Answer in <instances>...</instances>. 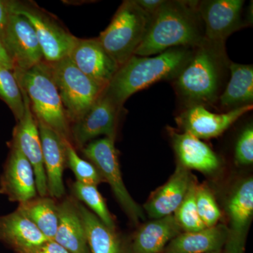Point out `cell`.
<instances>
[{"mask_svg":"<svg viewBox=\"0 0 253 253\" xmlns=\"http://www.w3.org/2000/svg\"><path fill=\"white\" fill-rule=\"evenodd\" d=\"M228 228L226 253H244L246 236L253 216V179H244L236 186L228 200Z\"/></svg>","mask_w":253,"mask_h":253,"instance_id":"14","label":"cell"},{"mask_svg":"<svg viewBox=\"0 0 253 253\" xmlns=\"http://www.w3.org/2000/svg\"><path fill=\"white\" fill-rule=\"evenodd\" d=\"M28 253H70L62 246L54 240H48L41 246H38Z\"/></svg>","mask_w":253,"mask_h":253,"instance_id":"33","label":"cell"},{"mask_svg":"<svg viewBox=\"0 0 253 253\" xmlns=\"http://www.w3.org/2000/svg\"><path fill=\"white\" fill-rule=\"evenodd\" d=\"M90 253H121L122 246L116 230L105 225L99 218L78 202Z\"/></svg>","mask_w":253,"mask_h":253,"instance_id":"25","label":"cell"},{"mask_svg":"<svg viewBox=\"0 0 253 253\" xmlns=\"http://www.w3.org/2000/svg\"><path fill=\"white\" fill-rule=\"evenodd\" d=\"M0 66L13 71L12 63L1 41H0Z\"/></svg>","mask_w":253,"mask_h":253,"instance_id":"36","label":"cell"},{"mask_svg":"<svg viewBox=\"0 0 253 253\" xmlns=\"http://www.w3.org/2000/svg\"><path fill=\"white\" fill-rule=\"evenodd\" d=\"M66 166L72 171L76 181L83 184L97 186L104 179L96 167L89 161L83 159L69 141H66Z\"/></svg>","mask_w":253,"mask_h":253,"instance_id":"29","label":"cell"},{"mask_svg":"<svg viewBox=\"0 0 253 253\" xmlns=\"http://www.w3.org/2000/svg\"><path fill=\"white\" fill-rule=\"evenodd\" d=\"M13 72L20 88L29 98L37 121L46 125L71 143V123L46 63L43 61L28 71Z\"/></svg>","mask_w":253,"mask_h":253,"instance_id":"4","label":"cell"},{"mask_svg":"<svg viewBox=\"0 0 253 253\" xmlns=\"http://www.w3.org/2000/svg\"><path fill=\"white\" fill-rule=\"evenodd\" d=\"M68 56L80 71L104 88L108 86L119 68L97 38H77Z\"/></svg>","mask_w":253,"mask_h":253,"instance_id":"16","label":"cell"},{"mask_svg":"<svg viewBox=\"0 0 253 253\" xmlns=\"http://www.w3.org/2000/svg\"><path fill=\"white\" fill-rule=\"evenodd\" d=\"M229 70L230 80L218 99L221 109L226 112L253 105V65L231 62Z\"/></svg>","mask_w":253,"mask_h":253,"instance_id":"24","label":"cell"},{"mask_svg":"<svg viewBox=\"0 0 253 253\" xmlns=\"http://www.w3.org/2000/svg\"><path fill=\"white\" fill-rule=\"evenodd\" d=\"M45 63L71 126L87 112L105 88L80 71L69 56Z\"/></svg>","mask_w":253,"mask_h":253,"instance_id":"6","label":"cell"},{"mask_svg":"<svg viewBox=\"0 0 253 253\" xmlns=\"http://www.w3.org/2000/svg\"><path fill=\"white\" fill-rule=\"evenodd\" d=\"M174 214L155 219L141 226L131 245L132 253H159L168 242L180 234Z\"/></svg>","mask_w":253,"mask_h":253,"instance_id":"23","label":"cell"},{"mask_svg":"<svg viewBox=\"0 0 253 253\" xmlns=\"http://www.w3.org/2000/svg\"><path fill=\"white\" fill-rule=\"evenodd\" d=\"M199 1H166L151 16L149 28L134 56L158 55L171 48H194L204 41Z\"/></svg>","mask_w":253,"mask_h":253,"instance_id":"1","label":"cell"},{"mask_svg":"<svg viewBox=\"0 0 253 253\" xmlns=\"http://www.w3.org/2000/svg\"><path fill=\"white\" fill-rule=\"evenodd\" d=\"M197 186L193 179L185 198L174 214L178 224L185 232H194L206 228L200 217L196 206Z\"/></svg>","mask_w":253,"mask_h":253,"instance_id":"28","label":"cell"},{"mask_svg":"<svg viewBox=\"0 0 253 253\" xmlns=\"http://www.w3.org/2000/svg\"><path fill=\"white\" fill-rule=\"evenodd\" d=\"M0 99L6 103L19 121L24 113V102L21 88L11 70L0 66Z\"/></svg>","mask_w":253,"mask_h":253,"instance_id":"30","label":"cell"},{"mask_svg":"<svg viewBox=\"0 0 253 253\" xmlns=\"http://www.w3.org/2000/svg\"><path fill=\"white\" fill-rule=\"evenodd\" d=\"M11 12L21 15L31 23L42 51L44 61L54 63L68 57L77 41L52 15L32 1H9Z\"/></svg>","mask_w":253,"mask_h":253,"instance_id":"7","label":"cell"},{"mask_svg":"<svg viewBox=\"0 0 253 253\" xmlns=\"http://www.w3.org/2000/svg\"><path fill=\"white\" fill-rule=\"evenodd\" d=\"M0 193L10 201L26 202L38 196L36 176L31 163L11 145V151L0 177Z\"/></svg>","mask_w":253,"mask_h":253,"instance_id":"15","label":"cell"},{"mask_svg":"<svg viewBox=\"0 0 253 253\" xmlns=\"http://www.w3.org/2000/svg\"><path fill=\"white\" fill-rule=\"evenodd\" d=\"M225 42L204 41L194 48L192 56L173 81L179 99L186 108L213 104L220 96L229 61Z\"/></svg>","mask_w":253,"mask_h":253,"instance_id":"2","label":"cell"},{"mask_svg":"<svg viewBox=\"0 0 253 253\" xmlns=\"http://www.w3.org/2000/svg\"><path fill=\"white\" fill-rule=\"evenodd\" d=\"M59 224L54 241L70 253H90L86 231L78 208V201L73 196L58 203Z\"/></svg>","mask_w":253,"mask_h":253,"instance_id":"19","label":"cell"},{"mask_svg":"<svg viewBox=\"0 0 253 253\" xmlns=\"http://www.w3.org/2000/svg\"><path fill=\"white\" fill-rule=\"evenodd\" d=\"M136 4L147 13L150 16H152L159 9L165 0H135Z\"/></svg>","mask_w":253,"mask_h":253,"instance_id":"35","label":"cell"},{"mask_svg":"<svg viewBox=\"0 0 253 253\" xmlns=\"http://www.w3.org/2000/svg\"><path fill=\"white\" fill-rule=\"evenodd\" d=\"M24 102V113L13 131L11 145L17 148L31 163L36 176L37 191L40 196H48L47 181L38 122L26 91L21 89Z\"/></svg>","mask_w":253,"mask_h":253,"instance_id":"12","label":"cell"},{"mask_svg":"<svg viewBox=\"0 0 253 253\" xmlns=\"http://www.w3.org/2000/svg\"><path fill=\"white\" fill-rule=\"evenodd\" d=\"M82 152L96 167L100 174L111 186L114 196L128 217L134 224L144 219L142 210L128 192L123 181L115 139L106 137L95 139L83 148Z\"/></svg>","mask_w":253,"mask_h":253,"instance_id":"8","label":"cell"},{"mask_svg":"<svg viewBox=\"0 0 253 253\" xmlns=\"http://www.w3.org/2000/svg\"><path fill=\"white\" fill-rule=\"evenodd\" d=\"M151 18L135 0H126L98 37L101 46L119 67L134 56L146 36Z\"/></svg>","mask_w":253,"mask_h":253,"instance_id":"5","label":"cell"},{"mask_svg":"<svg viewBox=\"0 0 253 253\" xmlns=\"http://www.w3.org/2000/svg\"><path fill=\"white\" fill-rule=\"evenodd\" d=\"M194 48H171L156 56H133L118 68L104 92L123 108L131 95L163 81H174L192 56Z\"/></svg>","mask_w":253,"mask_h":253,"instance_id":"3","label":"cell"},{"mask_svg":"<svg viewBox=\"0 0 253 253\" xmlns=\"http://www.w3.org/2000/svg\"><path fill=\"white\" fill-rule=\"evenodd\" d=\"M196 201L198 212L205 226L211 227L217 224L221 218V211L207 186H197Z\"/></svg>","mask_w":253,"mask_h":253,"instance_id":"31","label":"cell"},{"mask_svg":"<svg viewBox=\"0 0 253 253\" xmlns=\"http://www.w3.org/2000/svg\"><path fill=\"white\" fill-rule=\"evenodd\" d=\"M24 214L18 211L0 216V241L18 253H28L48 241Z\"/></svg>","mask_w":253,"mask_h":253,"instance_id":"20","label":"cell"},{"mask_svg":"<svg viewBox=\"0 0 253 253\" xmlns=\"http://www.w3.org/2000/svg\"><path fill=\"white\" fill-rule=\"evenodd\" d=\"M192 180L189 169L178 163L169 180L156 190L145 204V211L149 217L159 219L175 212L185 198Z\"/></svg>","mask_w":253,"mask_h":253,"instance_id":"18","label":"cell"},{"mask_svg":"<svg viewBox=\"0 0 253 253\" xmlns=\"http://www.w3.org/2000/svg\"><path fill=\"white\" fill-rule=\"evenodd\" d=\"M11 14L9 1L0 0V41L2 42ZM2 43V42H1Z\"/></svg>","mask_w":253,"mask_h":253,"instance_id":"34","label":"cell"},{"mask_svg":"<svg viewBox=\"0 0 253 253\" xmlns=\"http://www.w3.org/2000/svg\"><path fill=\"white\" fill-rule=\"evenodd\" d=\"M235 161L240 166L253 163V126L249 125L242 131L236 141Z\"/></svg>","mask_w":253,"mask_h":253,"instance_id":"32","label":"cell"},{"mask_svg":"<svg viewBox=\"0 0 253 253\" xmlns=\"http://www.w3.org/2000/svg\"><path fill=\"white\" fill-rule=\"evenodd\" d=\"M13 71H26L44 61L36 31L21 15L11 12L2 42Z\"/></svg>","mask_w":253,"mask_h":253,"instance_id":"10","label":"cell"},{"mask_svg":"<svg viewBox=\"0 0 253 253\" xmlns=\"http://www.w3.org/2000/svg\"><path fill=\"white\" fill-rule=\"evenodd\" d=\"M122 109L103 91L87 112L71 125L73 146L82 149L92 139L101 135L116 139Z\"/></svg>","mask_w":253,"mask_h":253,"instance_id":"9","label":"cell"},{"mask_svg":"<svg viewBox=\"0 0 253 253\" xmlns=\"http://www.w3.org/2000/svg\"><path fill=\"white\" fill-rule=\"evenodd\" d=\"M71 191L75 199L85 204L105 225L116 230L115 221L97 186L75 181L71 184Z\"/></svg>","mask_w":253,"mask_h":253,"instance_id":"27","label":"cell"},{"mask_svg":"<svg viewBox=\"0 0 253 253\" xmlns=\"http://www.w3.org/2000/svg\"><path fill=\"white\" fill-rule=\"evenodd\" d=\"M18 211L24 214L44 234L54 240L59 224L58 204L50 196H37L18 204Z\"/></svg>","mask_w":253,"mask_h":253,"instance_id":"26","label":"cell"},{"mask_svg":"<svg viewBox=\"0 0 253 253\" xmlns=\"http://www.w3.org/2000/svg\"><path fill=\"white\" fill-rule=\"evenodd\" d=\"M253 108V105H249L219 114L196 105L186 108L176 118V122L184 132L199 139H212L223 134Z\"/></svg>","mask_w":253,"mask_h":253,"instance_id":"13","label":"cell"},{"mask_svg":"<svg viewBox=\"0 0 253 253\" xmlns=\"http://www.w3.org/2000/svg\"><path fill=\"white\" fill-rule=\"evenodd\" d=\"M178 163L188 169L212 173L219 167L217 155L206 143L188 134L171 131Z\"/></svg>","mask_w":253,"mask_h":253,"instance_id":"21","label":"cell"},{"mask_svg":"<svg viewBox=\"0 0 253 253\" xmlns=\"http://www.w3.org/2000/svg\"><path fill=\"white\" fill-rule=\"evenodd\" d=\"M219 253V251H217V252H212V253Z\"/></svg>","mask_w":253,"mask_h":253,"instance_id":"37","label":"cell"},{"mask_svg":"<svg viewBox=\"0 0 253 253\" xmlns=\"http://www.w3.org/2000/svg\"><path fill=\"white\" fill-rule=\"evenodd\" d=\"M38 125L47 181L48 194L54 199H62L66 194L63 172L67 167L66 139L46 125L41 122H38Z\"/></svg>","mask_w":253,"mask_h":253,"instance_id":"17","label":"cell"},{"mask_svg":"<svg viewBox=\"0 0 253 253\" xmlns=\"http://www.w3.org/2000/svg\"><path fill=\"white\" fill-rule=\"evenodd\" d=\"M244 0H204L198 9L208 41L225 42L234 32L246 27Z\"/></svg>","mask_w":253,"mask_h":253,"instance_id":"11","label":"cell"},{"mask_svg":"<svg viewBox=\"0 0 253 253\" xmlns=\"http://www.w3.org/2000/svg\"><path fill=\"white\" fill-rule=\"evenodd\" d=\"M228 228L216 224L194 232L179 234L169 242L167 253H209L220 251L226 244Z\"/></svg>","mask_w":253,"mask_h":253,"instance_id":"22","label":"cell"}]
</instances>
